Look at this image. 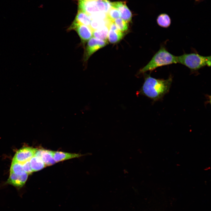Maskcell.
<instances>
[{
  "instance_id": "6da1fadb",
  "label": "cell",
  "mask_w": 211,
  "mask_h": 211,
  "mask_svg": "<svg viewBox=\"0 0 211 211\" xmlns=\"http://www.w3.org/2000/svg\"><path fill=\"white\" fill-rule=\"evenodd\" d=\"M172 81L171 76L167 79H156L147 75L139 93L154 101L161 99L169 91Z\"/></svg>"
},
{
  "instance_id": "7a4b0ae2",
  "label": "cell",
  "mask_w": 211,
  "mask_h": 211,
  "mask_svg": "<svg viewBox=\"0 0 211 211\" xmlns=\"http://www.w3.org/2000/svg\"><path fill=\"white\" fill-rule=\"evenodd\" d=\"M177 63V56L170 53L164 46H161L149 62L140 69L139 73H143L159 67Z\"/></svg>"
},
{
  "instance_id": "3957f363",
  "label": "cell",
  "mask_w": 211,
  "mask_h": 211,
  "mask_svg": "<svg viewBox=\"0 0 211 211\" xmlns=\"http://www.w3.org/2000/svg\"><path fill=\"white\" fill-rule=\"evenodd\" d=\"M177 63L188 67L191 70L195 71L205 66H211V56H204L192 53L184 54L177 56Z\"/></svg>"
},
{
  "instance_id": "277c9868",
  "label": "cell",
  "mask_w": 211,
  "mask_h": 211,
  "mask_svg": "<svg viewBox=\"0 0 211 211\" xmlns=\"http://www.w3.org/2000/svg\"><path fill=\"white\" fill-rule=\"evenodd\" d=\"M108 43L107 40H103L92 37L87 42L85 47L82 61L86 63L90 57L96 52Z\"/></svg>"
},
{
  "instance_id": "5b68a950",
  "label": "cell",
  "mask_w": 211,
  "mask_h": 211,
  "mask_svg": "<svg viewBox=\"0 0 211 211\" xmlns=\"http://www.w3.org/2000/svg\"><path fill=\"white\" fill-rule=\"evenodd\" d=\"M37 149L30 147L22 148L17 151L12 161L22 164L29 161L34 156Z\"/></svg>"
},
{
  "instance_id": "8992f818",
  "label": "cell",
  "mask_w": 211,
  "mask_h": 211,
  "mask_svg": "<svg viewBox=\"0 0 211 211\" xmlns=\"http://www.w3.org/2000/svg\"><path fill=\"white\" fill-rule=\"evenodd\" d=\"M78 9L89 16L100 12L98 0H79Z\"/></svg>"
},
{
  "instance_id": "52a82bcc",
  "label": "cell",
  "mask_w": 211,
  "mask_h": 211,
  "mask_svg": "<svg viewBox=\"0 0 211 211\" xmlns=\"http://www.w3.org/2000/svg\"><path fill=\"white\" fill-rule=\"evenodd\" d=\"M73 30L75 31L81 40L80 45L84 49L86 42L93 37L94 30L90 26L80 25L75 27Z\"/></svg>"
},
{
  "instance_id": "ba28073f",
  "label": "cell",
  "mask_w": 211,
  "mask_h": 211,
  "mask_svg": "<svg viewBox=\"0 0 211 211\" xmlns=\"http://www.w3.org/2000/svg\"><path fill=\"white\" fill-rule=\"evenodd\" d=\"M107 26L108 28V39L109 41L111 43L119 42L124 36V33L118 28L114 21H110Z\"/></svg>"
},
{
  "instance_id": "9c48e42d",
  "label": "cell",
  "mask_w": 211,
  "mask_h": 211,
  "mask_svg": "<svg viewBox=\"0 0 211 211\" xmlns=\"http://www.w3.org/2000/svg\"><path fill=\"white\" fill-rule=\"evenodd\" d=\"M28 174L25 173L22 174H18L10 173L6 183L11 185L18 190L24 186L28 178Z\"/></svg>"
},
{
  "instance_id": "30bf717a",
  "label": "cell",
  "mask_w": 211,
  "mask_h": 211,
  "mask_svg": "<svg viewBox=\"0 0 211 211\" xmlns=\"http://www.w3.org/2000/svg\"><path fill=\"white\" fill-rule=\"evenodd\" d=\"M91 20V19L89 15L78 10L74 20L67 29V31H69L73 30L75 27L80 25L90 26Z\"/></svg>"
},
{
  "instance_id": "8fae6325",
  "label": "cell",
  "mask_w": 211,
  "mask_h": 211,
  "mask_svg": "<svg viewBox=\"0 0 211 211\" xmlns=\"http://www.w3.org/2000/svg\"><path fill=\"white\" fill-rule=\"evenodd\" d=\"M110 4L111 7L117 9L119 11L121 18L127 22L131 20L132 13L125 2L116 1L111 2Z\"/></svg>"
},
{
  "instance_id": "7c38bea8",
  "label": "cell",
  "mask_w": 211,
  "mask_h": 211,
  "mask_svg": "<svg viewBox=\"0 0 211 211\" xmlns=\"http://www.w3.org/2000/svg\"><path fill=\"white\" fill-rule=\"evenodd\" d=\"M34 156L40 158L46 166H51L56 163L53 157L52 151L37 149Z\"/></svg>"
},
{
  "instance_id": "4fadbf2b",
  "label": "cell",
  "mask_w": 211,
  "mask_h": 211,
  "mask_svg": "<svg viewBox=\"0 0 211 211\" xmlns=\"http://www.w3.org/2000/svg\"><path fill=\"white\" fill-rule=\"evenodd\" d=\"M54 159L56 163L80 157L82 155L78 154L60 151H52Z\"/></svg>"
},
{
  "instance_id": "5bb4252c",
  "label": "cell",
  "mask_w": 211,
  "mask_h": 211,
  "mask_svg": "<svg viewBox=\"0 0 211 211\" xmlns=\"http://www.w3.org/2000/svg\"><path fill=\"white\" fill-rule=\"evenodd\" d=\"M108 27L107 25H105L94 30L93 37L101 40L108 41Z\"/></svg>"
},
{
  "instance_id": "9a60e30c",
  "label": "cell",
  "mask_w": 211,
  "mask_h": 211,
  "mask_svg": "<svg viewBox=\"0 0 211 211\" xmlns=\"http://www.w3.org/2000/svg\"><path fill=\"white\" fill-rule=\"evenodd\" d=\"M30 166L33 171L41 170L46 166L42 160L38 157L34 156L30 160Z\"/></svg>"
},
{
  "instance_id": "2e32d148",
  "label": "cell",
  "mask_w": 211,
  "mask_h": 211,
  "mask_svg": "<svg viewBox=\"0 0 211 211\" xmlns=\"http://www.w3.org/2000/svg\"><path fill=\"white\" fill-rule=\"evenodd\" d=\"M156 22L160 26L164 28H167L170 25L171 20L169 16L166 13L159 14L156 18Z\"/></svg>"
},
{
  "instance_id": "e0dca14e",
  "label": "cell",
  "mask_w": 211,
  "mask_h": 211,
  "mask_svg": "<svg viewBox=\"0 0 211 211\" xmlns=\"http://www.w3.org/2000/svg\"><path fill=\"white\" fill-rule=\"evenodd\" d=\"M10 172L20 175L26 173L23 170L21 164L13 161H12Z\"/></svg>"
},
{
  "instance_id": "ac0fdd59",
  "label": "cell",
  "mask_w": 211,
  "mask_h": 211,
  "mask_svg": "<svg viewBox=\"0 0 211 211\" xmlns=\"http://www.w3.org/2000/svg\"><path fill=\"white\" fill-rule=\"evenodd\" d=\"M110 3L108 0H98V8L99 11L107 14L111 7Z\"/></svg>"
},
{
  "instance_id": "d6986e66",
  "label": "cell",
  "mask_w": 211,
  "mask_h": 211,
  "mask_svg": "<svg viewBox=\"0 0 211 211\" xmlns=\"http://www.w3.org/2000/svg\"><path fill=\"white\" fill-rule=\"evenodd\" d=\"M114 22L118 28L121 31L124 32L128 29V22L121 18H119L115 19Z\"/></svg>"
},
{
  "instance_id": "ffe728a7",
  "label": "cell",
  "mask_w": 211,
  "mask_h": 211,
  "mask_svg": "<svg viewBox=\"0 0 211 211\" xmlns=\"http://www.w3.org/2000/svg\"><path fill=\"white\" fill-rule=\"evenodd\" d=\"M106 14L107 18L112 21H114L115 19L120 17L119 11L112 7H111Z\"/></svg>"
},
{
  "instance_id": "44dd1931",
  "label": "cell",
  "mask_w": 211,
  "mask_h": 211,
  "mask_svg": "<svg viewBox=\"0 0 211 211\" xmlns=\"http://www.w3.org/2000/svg\"><path fill=\"white\" fill-rule=\"evenodd\" d=\"M22 164L23 170L27 174H30L33 172L30 166V160Z\"/></svg>"
},
{
  "instance_id": "7402d4cb",
  "label": "cell",
  "mask_w": 211,
  "mask_h": 211,
  "mask_svg": "<svg viewBox=\"0 0 211 211\" xmlns=\"http://www.w3.org/2000/svg\"><path fill=\"white\" fill-rule=\"evenodd\" d=\"M202 0H195V1H196L197 2H199L201 1Z\"/></svg>"
}]
</instances>
